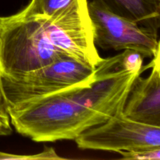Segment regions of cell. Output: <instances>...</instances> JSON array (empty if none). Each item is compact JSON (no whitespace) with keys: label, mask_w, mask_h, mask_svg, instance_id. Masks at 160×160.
Masks as SVG:
<instances>
[{"label":"cell","mask_w":160,"mask_h":160,"mask_svg":"<svg viewBox=\"0 0 160 160\" xmlns=\"http://www.w3.org/2000/svg\"><path fill=\"white\" fill-rule=\"evenodd\" d=\"M95 69L77 59L65 57L28 73L0 78L8 109L85 81Z\"/></svg>","instance_id":"3"},{"label":"cell","mask_w":160,"mask_h":160,"mask_svg":"<svg viewBox=\"0 0 160 160\" xmlns=\"http://www.w3.org/2000/svg\"><path fill=\"white\" fill-rule=\"evenodd\" d=\"M157 21H158V26L160 28V0H158V8H157Z\"/></svg>","instance_id":"14"},{"label":"cell","mask_w":160,"mask_h":160,"mask_svg":"<svg viewBox=\"0 0 160 160\" xmlns=\"http://www.w3.org/2000/svg\"><path fill=\"white\" fill-rule=\"evenodd\" d=\"M141 70H128L122 53L103 59L85 81L9 108L17 133L35 142L75 140L123 112Z\"/></svg>","instance_id":"1"},{"label":"cell","mask_w":160,"mask_h":160,"mask_svg":"<svg viewBox=\"0 0 160 160\" xmlns=\"http://www.w3.org/2000/svg\"><path fill=\"white\" fill-rule=\"evenodd\" d=\"M85 0H31L19 13L23 16L51 17Z\"/></svg>","instance_id":"8"},{"label":"cell","mask_w":160,"mask_h":160,"mask_svg":"<svg viewBox=\"0 0 160 160\" xmlns=\"http://www.w3.org/2000/svg\"><path fill=\"white\" fill-rule=\"evenodd\" d=\"M35 160V159H65L58 156L54 148L45 147L43 152L38 154L33 155H17L9 154L0 152V160Z\"/></svg>","instance_id":"9"},{"label":"cell","mask_w":160,"mask_h":160,"mask_svg":"<svg viewBox=\"0 0 160 160\" xmlns=\"http://www.w3.org/2000/svg\"><path fill=\"white\" fill-rule=\"evenodd\" d=\"M148 69H152V71H154L156 74L160 78V39L158 40V45L156 52L155 56L152 57L151 62L146 66H143L142 70L143 72Z\"/></svg>","instance_id":"11"},{"label":"cell","mask_w":160,"mask_h":160,"mask_svg":"<svg viewBox=\"0 0 160 160\" xmlns=\"http://www.w3.org/2000/svg\"><path fill=\"white\" fill-rule=\"evenodd\" d=\"M88 12L96 47L114 51L134 50L144 58L155 56L157 31L112 13L93 1L88 2Z\"/></svg>","instance_id":"5"},{"label":"cell","mask_w":160,"mask_h":160,"mask_svg":"<svg viewBox=\"0 0 160 160\" xmlns=\"http://www.w3.org/2000/svg\"><path fill=\"white\" fill-rule=\"evenodd\" d=\"M82 150L120 152L160 147V127L128 118L123 112L75 139Z\"/></svg>","instance_id":"4"},{"label":"cell","mask_w":160,"mask_h":160,"mask_svg":"<svg viewBox=\"0 0 160 160\" xmlns=\"http://www.w3.org/2000/svg\"><path fill=\"white\" fill-rule=\"evenodd\" d=\"M109 12L158 31V0H92Z\"/></svg>","instance_id":"7"},{"label":"cell","mask_w":160,"mask_h":160,"mask_svg":"<svg viewBox=\"0 0 160 160\" xmlns=\"http://www.w3.org/2000/svg\"><path fill=\"white\" fill-rule=\"evenodd\" d=\"M1 23L2 17H0V29H1ZM0 114L9 116V114H8V105L6 102V98L4 96V94H3L1 79H0Z\"/></svg>","instance_id":"13"},{"label":"cell","mask_w":160,"mask_h":160,"mask_svg":"<svg viewBox=\"0 0 160 160\" xmlns=\"http://www.w3.org/2000/svg\"><path fill=\"white\" fill-rule=\"evenodd\" d=\"M70 57L96 68L103 60L94 42L88 1L51 17H2L0 78L13 77Z\"/></svg>","instance_id":"2"},{"label":"cell","mask_w":160,"mask_h":160,"mask_svg":"<svg viewBox=\"0 0 160 160\" xmlns=\"http://www.w3.org/2000/svg\"><path fill=\"white\" fill-rule=\"evenodd\" d=\"M123 159L131 160H160V147L142 151L120 152H119Z\"/></svg>","instance_id":"10"},{"label":"cell","mask_w":160,"mask_h":160,"mask_svg":"<svg viewBox=\"0 0 160 160\" xmlns=\"http://www.w3.org/2000/svg\"><path fill=\"white\" fill-rule=\"evenodd\" d=\"M123 114L135 121L160 127V78L154 71L147 78H136Z\"/></svg>","instance_id":"6"},{"label":"cell","mask_w":160,"mask_h":160,"mask_svg":"<svg viewBox=\"0 0 160 160\" xmlns=\"http://www.w3.org/2000/svg\"><path fill=\"white\" fill-rule=\"evenodd\" d=\"M12 133L9 116L0 114V136H7Z\"/></svg>","instance_id":"12"}]
</instances>
